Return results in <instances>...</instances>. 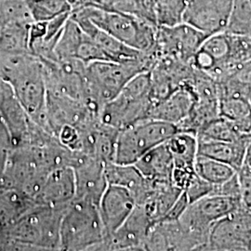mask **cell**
I'll list each match as a JSON object with an SVG mask.
<instances>
[{
    "label": "cell",
    "mask_w": 251,
    "mask_h": 251,
    "mask_svg": "<svg viewBox=\"0 0 251 251\" xmlns=\"http://www.w3.org/2000/svg\"><path fill=\"white\" fill-rule=\"evenodd\" d=\"M77 11L110 36L144 53L154 54L157 26L152 23L125 12L97 7H83Z\"/></svg>",
    "instance_id": "6da1fadb"
},
{
    "label": "cell",
    "mask_w": 251,
    "mask_h": 251,
    "mask_svg": "<svg viewBox=\"0 0 251 251\" xmlns=\"http://www.w3.org/2000/svg\"><path fill=\"white\" fill-rule=\"evenodd\" d=\"M152 104L151 72L141 73L102 106L100 112L101 124L119 131L147 119Z\"/></svg>",
    "instance_id": "7a4b0ae2"
},
{
    "label": "cell",
    "mask_w": 251,
    "mask_h": 251,
    "mask_svg": "<svg viewBox=\"0 0 251 251\" xmlns=\"http://www.w3.org/2000/svg\"><path fill=\"white\" fill-rule=\"evenodd\" d=\"M106 239L98 206L74 199L63 212L60 226V250L88 251Z\"/></svg>",
    "instance_id": "3957f363"
},
{
    "label": "cell",
    "mask_w": 251,
    "mask_h": 251,
    "mask_svg": "<svg viewBox=\"0 0 251 251\" xmlns=\"http://www.w3.org/2000/svg\"><path fill=\"white\" fill-rule=\"evenodd\" d=\"M177 126L147 118L117 132L113 162L133 165L144 153L166 143L175 133Z\"/></svg>",
    "instance_id": "277c9868"
},
{
    "label": "cell",
    "mask_w": 251,
    "mask_h": 251,
    "mask_svg": "<svg viewBox=\"0 0 251 251\" xmlns=\"http://www.w3.org/2000/svg\"><path fill=\"white\" fill-rule=\"evenodd\" d=\"M155 62H93L86 65L85 77L90 100L99 106L114 99L126 84L141 73L150 71ZM100 107V106H99Z\"/></svg>",
    "instance_id": "5b68a950"
},
{
    "label": "cell",
    "mask_w": 251,
    "mask_h": 251,
    "mask_svg": "<svg viewBox=\"0 0 251 251\" xmlns=\"http://www.w3.org/2000/svg\"><path fill=\"white\" fill-rule=\"evenodd\" d=\"M241 206V198L208 195L190 204L179 218V224L196 243V251H207L212 226Z\"/></svg>",
    "instance_id": "8992f818"
},
{
    "label": "cell",
    "mask_w": 251,
    "mask_h": 251,
    "mask_svg": "<svg viewBox=\"0 0 251 251\" xmlns=\"http://www.w3.org/2000/svg\"><path fill=\"white\" fill-rule=\"evenodd\" d=\"M207 36L205 33L185 23L173 26H158L154 50L156 60L161 57H168L191 63L194 55Z\"/></svg>",
    "instance_id": "52a82bcc"
},
{
    "label": "cell",
    "mask_w": 251,
    "mask_h": 251,
    "mask_svg": "<svg viewBox=\"0 0 251 251\" xmlns=\"http://www.w3.org/2000/svg\"><path fill=\"white\" fill-rule=\"evenodd\" d=\"M251 214L241 206L212 226L207 251H250Z\"/></svg>",
    "instance_id": "ba28073f"
},
{
    "label": "cell",
    "mask_w": 251,
    "mask_h": 251,
    "mask_svg": "<svg viewBox=\"0 0 251 251\" xmlns=\"http://www.w3.org/2000/svg\"><path fill=\"white\" fill-rule=\"evenodd\" d=\"M233 0H189L182 23L211 36L225 31Z\"/></svg>",
    "instance_id": "9c48e42d"
},
{
    "label": "cell",
    "mask_w": 251,
    "mask_h": 251,
    "mask_svg": "<svg viewBox=\"0 0 251 251\" xmlns=\"http://www.w3.org/2000/svg\"><path fill=\"white\" fill-rule=\"evenodd\" d=\"M136 205L134 197L129 190L117 184H108L98 204L106 239L125 224Z\"/></svg>",
    "instance_id": "30bf717a"
},
{
    "label": "cell",
    "mask_w": 251,
    "mask_h": 251,
    "mask_svg": "<svg viewBox=\"0 0 251 251\" xmlns=\"http://www.w3.org/2000/svg\"><path fill=\"white\" fill-rule=\"evenodd\" d=\"M73 169L75 176V196L74 199L87 201L98 206L100 197L108 185L105 163L86 154L77 160Z\"/></svg>",
    "instance_id": "8fae6325"
},
{
    "label": "cell",
    "mask_w": 251,
    "mask_h": 251,
    "mask_svg": "<svg viewBox=\"0 0 251 251\" xmlns=\"http://www.w3.org/2000/svg\"><path fill=\"white\" fill-rule=\"evenodd\" d=\"M75 196V176L71 167H58L50 171L36 197L40 205L67 206Z\"/></svg>",
    "instance_id": "7c38bea8"
},
{
    "label": "cell",
    "mask_w": 251,
    "mask_h": 251,
    "mask_svg": "<svg viewBox=\"0 0 251 251\" xmlns=\"http://www.w3.org/2000/svg\"><path fill=\"white\" fill-rule=\"evenodd\" d=\"M195 102L196 96L187 82L167 98L154 102L148 118L177 125L188 117Z\"/></svg>",
    "instance_id": "4fadbf2b"
},
{
    "label": "cell",
    "mask_w": 251,
    "mask_h": 251,
    "mask_svg": "<svg viewBox=\"0 0 251 251\" xmlns=\"http://www.w3.org/2000/svg\"><path fill=\"white\" fill-rule=\"evenodd\" d=\"M133 165L145 179L156 183H172L174 164L166 143L144 153Z\"/></svg>",
    "instance_id": "5bb4252c"
},
{
    "label": "cell",
    "mask_w": 251,
    "mask_h": 251,
    "mask_svg": "<svg viewBox=\"0 0 251 251\" xmlns=\"http://www.w3.org/2000/svg\"><path fill=\"white\" fill-rule=\"evenodd\" d=\"M247 143H230L220 141H199L198 154L223 162L239 171L244 165Z\"/></svg>",
    "instance_id": "9a60e30c"
},
{
    "label": "cell",
    "mask_w": 251,
    "mask_h": 251,
    "mask_svg": "<svg viewBox=\"0 0 251 251\" xmlns=\"http://www.w3.org/2000/svg\"><path fill=\"white\" fill-rule=\"evenodd\" d=\"M166 144L172 155L175 170L195 171V162L198 154L197 135L178 131Z\"/></svg>",
    "instance_id": "2e32d148"
},
{
    "label": "cell",
    "mask_w": 251,
    "mask_h": 251,
    "mask_svg": "<svg viewBox=\"0 0 251 251\" xmlns=\"http://www.w3.org/2000/svg\"><path fill=\"white\" fill-rule=\"evenodd\" d=\"M189 0H147L156 26H173L182 23Z\"/></svg>",
    "instance_id": "e0dca14e"
},
{
    "label": "cell",
    "mask_w": 251,
    "mask_h": 251,
    "mask_svg": "<svg viewBox=\"0 0 251 251\" xmlns=\"http://www.w3.org/2000/svg\"><path fill=\"white\" fill-rule=\"evenodd\" d=\"M199 141H220L230 143H248L249 140L244 138L236 129L233 122L219 117L208 122L198 131Z\"/></svg>",
    "instance_id": "ac0fdd59"
},
{
    "label": "cell",
    "mask_w": 251,
    "mask_h": 251,
    "mask_svg": "<svg viewBox=\"0 0 251 251\" xmlns=\"http://www.w3.org/2000/svg\"><path fill=\"white\" fill-rule=\"evenodd\" d=\"M195 171L200 178L213 185H218L231 179L237 171L223 162L198 154L195 162Z\"/></svg>",
    "instance_id": "d6986e66"
},
{
    "label": "cell",
    "mask_w": 251,
    "mask_h": 251,
    "mask_svg": "<svg viewBox=\"0 0 251 251\" xmlns=\"http://www.w3.org/2000/svg\"><path fill=\"white\" fill-rule=\"evenodd\" d=\"M33 22H49L73 11L69 0H25Z\"/></svg>",
    "instance_id": "ffe728a7"
},
{
    "label": "cell",
    "mask_w": 251,
    "mask_h": 251,
    "mask_svg": "<svg viewBox=\"0 0 251 251\" xmlns=\"http://www.w3.org/2000/svg\"><path fill=\"white\" fill-rule=\"evenodd\" d=\"M225 31L233 35L251 36V0H233Z\"/></svg>",
    "instance_id": "44dd1931"
},
{
    "label": "cell",
    "mask_w": 251,
    "mask_h": 251,
    "mask_svg": "<svg viewBox=\"0 0 251 251\" xmlns=\"http://www.w3.org/2000/svg\"><path fill=\"white\" fill-rule=\"evenodd\" d=\"M17 23H33L25 0H0V28Z\"/></svg>",
    "instance_id": "7402d4cb"
},
{
    "label": "cell",
    "mask_w": 251,
    "mask_h": 251,
    "mask_svg": "<svg viewBox=\"0 0 251 251\" xmlns=\"http://www.w3.org/2000/svg\"><path fill=\"white\" fill-rule=\"evenodd\" d=\"M229 41L230 75L241 64L251 60V36L233 35L229 33Z\"/></svg>",
    "instance_id": "603a6c76"
},
{
    "label": "cell",
    "mask_w": 251,
    "mask_h": 251,
    "mask_svg": "<svg viewBox=\"0 0 251 251\" xmlns=\"http://www.w3.org/2000/svg\"><path fill=\"white\" fill-rule=\"evenodd\" d=\"M213 187H214L213 184L200 178L196 173L194 175V177L190 180L186 188L183 190V192L188 198L189 203L192 204V203L199 200L200 198L210 195L213 190Z\"/></svg>",
    "instance_id": "cb8c5ba5"
},
{
    "label": "cell",
    "mask_w": 251,
    "mask_h": 251,
    "mask_svg": "<svg viewBox=\"0 0 251 251\" xmlns=\"http://www.w3.org/2000/svg\"><path fill=\"white\" fill-rule=\"evenodd\" d=\"M243 188L238 177V171L235 175H233L231 179L226 180L225 182L214 185L213 190L210 195L223 196L228 198H242Z\"/></svg>",
    "instance_id": "d4e9b609"
},
{
    "label": "cell",
    "mask_w": 251,
    "mask_h": 251,
    "mask_svg": "<svg viewBox=\"0 0 251 251\" xmlns=\"http://www.w3.org/2000/svg\"><path fill=\"white\" fill-rule=\"evenodd\" d=\"M228 75H232L243 84H246L251 87V60L241 64L233 73Z\"/></svg>",
    "instance_id": "484cf974"
},
{
    "label": "cell",
    "mask_w": 251,
    "mask_h": 251,
    "mask_svg": "<svg viewBox=\"0 0 251 251\" xmlns=\"http://www.w3.org/2000/svg\"><path fill=\"white\" fill-rule=\"evenodd\" d=\"M238 177L240 179L243 190L251 188V167H244L238 171Z\"/></svg>",
    "instance_id": "4316f807"
},
{
    "label": "cell",
    "mask_w": 251,
    "mask_h": 251,
    "mask_svg": "<svg viewBox=\"0 0 251 251\" xmlns=\"http://www.w3.org/2000/svg\"><path fill=\"white\" fill-rule=\"evenodd\" d=\"M242 206L251 214V188L243 190Z\"/></svg>",
    "instance_id": "83f0119b"
},
{
    "label": "cell",
    "mask_w": 251,
    "mask_h": 251,
    "mask_svg": "<svg viewBox=\"0 0 251 251\" xmlns=\"http://www.w3.org/2000/svg\"><path fill=\"white\" fill-rule=\"evenodd\" d=\"M244 167H251V138L246 145V152L244 158Z\"/></svg>",
    "instance_id": "f1b7e54d"
}]
</instances>
